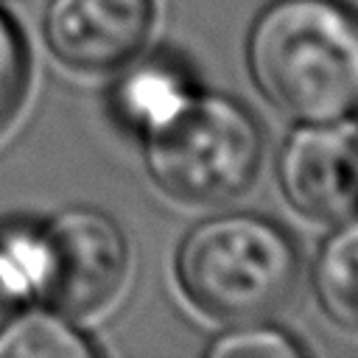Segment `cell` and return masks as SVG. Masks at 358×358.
<instances>
[{
	"label": "cell",
	"mask_w": 358,
	"mask_h": 358,
	"mask_svg": "<svg viewBox=\"0 0 358 358\" xmlns=\"http://www.w3.org/2000/svg\"><path fill=\"white\" fill-rule=\"evenodd\" d=\"M260 95L299 123L358 112V14L344 0H271L246 36Z\"/></svg>",
	"instance_id": "1"
},
{
	"label": "cell",
	"mask_w": 358,
	"mask_h": 358,
	"mask_svg": "<svg viewBox=\"0 0 358 358\" xmlns=\"http://www.w3.org/2000/svg\"><path fill=\"white\" fill-rule=\"evenodd\" d=\"M299 268L294 238L257 213L199 221L182 238L173 260L187 302L227 324L277 313L294 296Z\"/></svg>",
	"instance_id": "2"
},
{
	"label": "cell",
	"mask_w": 358,
	"mask_h": 358,
	"mask_svg": "<svg viewBox=\"0 0 358 358\" xmlns=\"http://www.w3.org/2000/svg\"><path fill=\"white\" fill-rule=\"evenodd\" d=\"M263 151L257 117L241 101L204 90L162 129L143 137L151 182L185 204H221L249 190Z\"/></svg>",
	"instance_id": "3"
},
{
	"label": "cell",
	"mask_w": 358,
	"mask_h": 358,
	"mask_svg": "<svg viewBox=\"0 0 358 358\" xmlns=\"http://www.w3.org/2000/svg\"><path fill=\"white\" fill-rule=\"evenodd\" d=\"M48 243V288L42 305L73 319L103 310L129 277V238L95 207H67L42 221Z\"/></svg>",
	"instance_id": "4"
},
{
	"label": "cell",
	"mask_w": 358,
	"mask_h": 358,
	"mask_svg": "<svg viewBox=\"0 0 358 358\" xmlns=\"http://www.w3.org/2000/svg\"><path fill=\"white\" fill-rule=\"evenodd\" d=\"M285 201L313 221H341L358 213V129L299 123L277 157Z\"/></svg>",
	"instance_id": "5"
},
{
	"label": "cell",
	"mask_w": 358,
	"mask_h": 358,
	"mask_svg": "<svg viewBox=\"0 0 358 358\" xmlns=\"http://www.w3.org/2000/svg\"><path fill=\"white\" fill-rule=\"evenodd\" d=\"M154 0H48V50L78 73H117L143 53L154 28Z\"/></svg>",
	"instance_id": "6"
},
{
	"label": "cell",
	"mask_w": 358,
	"mask_h": 358,
	"mask_svg": "<svg viewBox=\"0 0 358 358\" xmlns=\"http://www.w3.org/2000/svg\"><path fill=\"white\" fill-rule=\"evenodd\" d=\"M199 92L190 70L168 53L134 56L120 67L109 92V109L115 120L134 131L140 140L162 129L176 117Z\"/></svg>",
	"instance_id": "7"
},
{
	"label": "cell",
	"mask_w": 358,
	"mask_h": 358,
	"mask_svg": "<svg viewBox=\"0 0 358 358\" xmlns=\"http://www.w3.org/2000/svg\"><path fill=\"white\" fill-rule=\"evenodd\" d=\"M98 347L76 319L50 308H17L0 324V358H92Z\"/></svg>",
	"instance_id": "8"
},
{
	"label": "cell",
	"mask_w": 358,
	"mask_h": 358,
	"mask_svg": "<svg viewBox=\"0 0 358 358\" xmlns=\"http://www.w3.org/2000/svg\"><path fill=\"white\" fill-rule=\"evenodd\" d=\"M313 291L330 322L358 333V213L341 218L319 246Z\"/></svg>",
	"instance_id": "9"
},
{
	"label": "cell",
	"mask_w": 358,
	"mask_h": 358,
	"mask_svg": "<svg viewBox=\"0 0 358 358\" xmlns=\"http://www.w3.org/2000/svg\"><path fill=\"white\" fill-rule=\"evenodd\" d=\"M204 355L210 358H299L305 355V347L285 330L266 324L263 319L255 322H238L229 324L224 333H218Z\"/></svg>",
	"instance_id": "10"
},
{
	"label": "cell",
	"mask_w": 358,
	"mask_h": 358,
	"mask_svg": "<svg viewBox=\"0 0 358 358\" xmlns=\"http://www.w3.org/2000/svg\"><path fill=\"white\" fill-rule=\"evenodd\" d=\"M31 56L20 25L0 8V134L14 123L28 92Z\"/></svg>",
	"instance_id": "11"
},
{
	"label": "cell",
	"mask_w": 358,
	"mask_h": 358,
	"mask_svg": "<svg viewBox=\"0 0 358 358\" xmlns=\"http://www.w3.org/2000/svg\"><path fill=\"white\" fill-rule=\"evenodd\" d=\"M22 305H25V299H22V294H20L14 277H11V271L6 268L3 255H0V324H3L17 308H22Z\"/></svg>",
	"instance_id": "12"
}]
</instances>
